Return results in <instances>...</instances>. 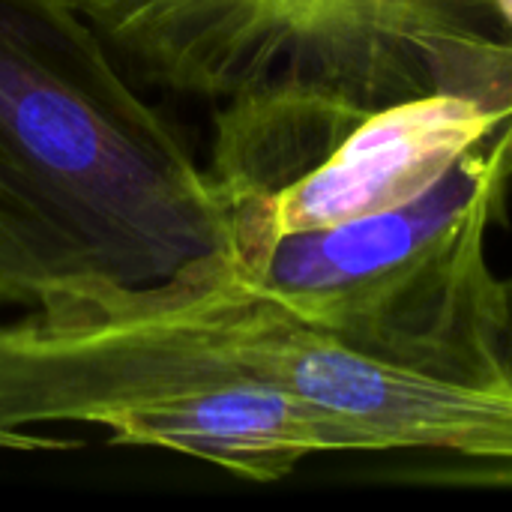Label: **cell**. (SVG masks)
<instances>
[{
	"instance_id": "6da1fadb",
	"label": "cell",
	"mask_w": 512,
	"mask_h": 512,
	"mask_svg": "<svg viewBox=\"0 0 512 512\" xmlns=\"http://www.w3.org/2000/svg\"><path fill=\"white\" fill-rule=\"evenodd\" d=\"M231 255L222 201L69 0H0V306Z\"/></svg>"
},
{
	"instance_id": "7a4b0ae2",
	"label": "cell",
	"mask_w": 512,
	"mask_h": 512,
	"mask_svg": "<svg viewBox=\"0 0 512 512\" xmlns=\"http://www.w3.org/2000/svg\"><path fill=\"white\" fill-rule=\"evenodd\" d=\"M231 255L123 291L63 297L0 324V441L66 450L42 426H99L111 444L279 483L318 453H369L348 426L252 372L225 327Z\"/></svg>"
},
{
	"instance_id": "3957f363",
	"label": "cell",
	"mask_w": 512,
	"mask_h": 512,
	"mask_svg": "<svg viewBox=\"0 0 512 512\" xmlns=\"http://www.w3.org/2000/svg\"><path fill=\"white\" fill-rule=\"evenodd\" d=\"M126 75L222 105L306 87L360 108L465 93L512 111L492 0H69Z\"/></svg>"
},
{
	"instance_id": "277c9868",
	"label": "cell",
	"mask_w": 512,
	"mask_h": 512,
	"mask_svg": "<svg viewBox=\"0 0 512 512\" xmlns=\"http://www.w3.org/2000/svg\"><path fill=\"white\" fill-rule=\"evenodd\" d=\"M510 186L492 135L402 207L285 234L231 261L291 315L375 360L512 393L507 291L489 261Z\"/></svg>"
},
{
	"instance_id": "5b68a950",
	"label": "cell",
	"mask_w": 512,
	"mask_h": 512,
	"mask_svg": "<svg viewBox=\"0 0 512 512\" xmlns=\"http://www.w3.org/2000/svg\"><path fill=\"white\" fill-rule=\"evenodd\" d=\"M222 312L252 372L354 429L369 453L512 465V393L375 360L252 288L234 261L222 279Z\"/></svg>"
},
{
	"instance_id": "8992f818",
	"label": "cell",
	"mask_w": 512,
	"mask_h": 512,
	"mask_svg": "<svg viewBox=\"0 0 512 512\" xmlns=\"http://www.w3.org/2000/svg\"><path fill=\"white\" fill-rule=\"evenodd\" d=\"M512 111L465 93H429L369 111L348 138L291 186L225 207L231 258L276 237L402 207L486 144Z\"/></svg>"
},
{
	"instance_id": "52a82bcc",
	"label": "cell",
	"mask_w": 512,
	"mask_h": 512,
	"mask_svg": "<svg viewBox=\"0 0 512 512\" xmlns=\"http://www.w3.org/2000/svg\"><path fill=\"white\" fill-rule=\"evenodd\" d=\"M366 114L369 108L306 87L255 90L216 105L207 174L222 210L306 177Z\"/></svg>"
},
{
	"instance_id": "ba28073f",
	"label": "cell",
	"mask_w": 512,
	"mask_h": 512,
	"mask_svg": "<svg viewBox=\"0 0 512 512\" xmlns=\"http://www.w3.org/2000/svg\"><path fill=\"white\" fill-rule=\"evenodd\" d=\"M504 291H507V327H504V369L510 378L512 387V276L504 279Z\"/></svg>"
},
{
	"instance_id": "9c48e42d",
	"label": "cell",
	"mask_w": 512,
	"mask_h": 512,
	"mask_svg": "<svg viewBox=\"0 0 512 512\" xmlns=\"http://www.w3.org/2000/svg\"><path fill=\"white\" fill-rule=\"evenodd\" d=\"M498 147H501V159H504V165H507V171H510L512 177V117L498 129Z\"/></svg>"
},
{
	"instance_id": "30bf717a",
	"label": "cell",
	"mask_w": 512,
	"mask_h": 512,
	"mask_svg": "<svg viewBox=\"0 0 512 512\" xmlns=\"http://www.w3.org/2000/svg\"><path fill=\"white\" fill-rule=\"evenodd\" d=\"M492 6H495L498 18L512 30V0H492Z\"/></svg>"
},
{
	"instance_id": "8fae6325",
	"label": "cell",
	"mask_w": 512,
	"mask_h": 512,
	"mask_svg": "<svg viewBox=\"0 0 512 512\" xmlns=\"http://www.w3.org/2000/svg\"><path fill=\"white\" fill-rule=\"evenodd\" d=\"M0 450H6V447H3V441H0Z\"/></svg>"
}]
</instances>
